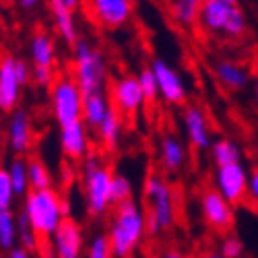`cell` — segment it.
Segmentation results:
<instances>
[{
    "instance_id": "obj_6",
    "label": "cell",
    "mask_w": 258,
    "mask_h": 258,
    "mask_svg": "<svg viewBox=\"0 0 258 258\" xmlns=\"http://www.w3.org/2000/svg\"><path fill=\"white\" fill-rule=\"evenodd\" d=\"M50 91V112L58 126L83 120V99L85 93L75 77H60L52 83Z\"/></svg>"
},
{
    "instance_id": "obj_41",
    "label": "cell",
    "mask_w": 258,
    "mask_h": 258,
    "mask_svg": "<svg viewBox=\"0 0 258 258\" xmlns=\"http://www.w3.org/2000/svg\"><path fill=\"white\" fill-rule=\"evenodd\" d=\"M256 103H258V83H256Z\"/></svg>"
},
{
    "instance_id": "obj_26",
    "label": "cell",
    "mask_w": 258,
    "mask_h": 258,
    "mask_svg": "<svg viewBox=\"0 0 258 258\" xmlns=\"http://www.w3.org/2000/svg\"><path fill=\"white\" fill-rule=\"evenodd\" d=\"M7 169H9V176H11V182H13L17 199H23L27 192L31 190V186H29V171H27V159L17 157V159H13L9 163Z\"/></svg>"
},
{
    "instance_id": "obj_17",
    "label": "cell",
    "mask_w": 258,
    "mask_h": 258,
    "mask_svg": "<svg viewBox=\"0 0 258 258\" xmlns=\"http://www.w3.org/2000/svg\"><path fill=\"white\" fill-rule=\"evenodd\" d=\"M7 141L15 155H25L31 145H33V126H31V116L27 110H13L9 114V124H7Z\"/></svg>"
},
{
    "instance_id": "obj_16",
    "label": "cell",
    "mask_w": 258,
    "mask_h": 258,
    "mask_svg": "<svg viewBox=\"0 0 258 258\" xmlns=\"http://www.w3.org/2000/svg\"><path fill=\"white\" fill-rule=\"evenodd\" d=\"M182 126L188 137V143L199 149V151H209L213 139H211V126L207 114L199 105H186L182 112Z\"/></svg>"
},
{
    "instance_id": "obj_28",
    "label": "cell",
    "mask_w": 258,
    "mask_h": 258,
    "mask_svg": "<svg viewBox=\"0 0 258 258\" xmlns=\"http://www.w3.org/2000/svg\"><path fill=\"white\" fill-rule=\"evenodd\" d=\"M17 223H19V244L25 246L31 254H39L41 252L39 250L41 248V238L37 235V231L31 227V223H29L23 209H21V213L17 215Z\"/></svg>"
},
{
    "instance_id": "obj_37",
    "label": "cell",
    "mask_w": 258,
    "mask_h": 258,
    "mask_svg": "<svg viewBox=\"0 0 258 258\" xmlns=\"http://www.w3.org/2000/svg\"><path fill=\"white\" fill-rule=\"evenodd\" d=\"M7 256H11V258H27V256H31V252H29L25 246L17 244L15 248H11V250L7 252Z\"/></svg>"
},
{
    "instance_id": "obj_3",
    "label": "cell",
    "mask_w": 258,
    "mask_h": 258,
    "mask_svg": "<svg viewBox=\"0 0 258 258\" xmlns=\"http://www.w3.org/2000/svg\"><path fill=\"white\" fill-rule=\"evenodd\" d=\"M112 178L114 171L101 161L97 153L89 151L87 157L83 159V192L87 209L93 217H103L112 207Z\"/></svg>"
},
{
    "instance_id": "obj_1",
    "label": "cell",
    "mask_w": 258,
    "mask_h": 258,
    "mask_svg": "<svg viewBox=\"0 0 258 258\" xmlns=\"http://www.w3.org/2000/svg\"><path fill=\"white\" fill-rule=\"evenodd\" d=\"M107 235L112 242V256L126 258L139 250L147 235V213L137 201L128 199L114 205Z\"/></svg>"
},
{
    "instance_id": "obj_31",
    "label": "cell",
    "mask_w": 258,
    "mask_h": 258,
    "mask_svg": "<svg viewBox=\"0 0 258 258\" xmlns=\"http://www.w3.org/2000/svg\"><path fill=\"white\" fill-rule=\"evenodd\" d=\"M85 254L89 258H107L112 256V242L107 233H95L89 240L87 248H85Z\"/></svg>"
},
{
    "instance_id": "obj_21",
    "label": "cell",
    "mask_w": 258,
    "mask_h": 258,
    "mask_svg": "<svg viewBox=\"0 0 258 258\" xmlns=\"http://www.w3.org/2000/svg\"><path fill=\"white\" fill-rule=\"evenodd\" d=\"M159 161L167 174H178L186 165V147L176 135H165L159 143Z\"/></svg>"
},
{
    "instance_id": "obj_2",
    "label": "cell",
    "mask_w": 258,
    "mask_h": 258,
    "mask_svg": "<svg viewBox=\"0 0 258 258\" xmlns=\"http://www.w3.org/2000/svg\"><path fill=\"white\" fill-rule=\"evenodd\" d=\"M23 211L31 227L37 231L41 242H48L52 233L58 229L64 217H69V205L64 201L58 190L50 188H39L29 190L23 197Z\"/></svg>"
},
{
    "instance_id": "obj_25",
    "label": "cell",
    "mask_w": 258,
    "mask_h": 258,
    "mask_svg": "<svg viewBox=\"0 0 258 258\" xmlns=\"http://www.w3.org/2000/svg\"><path fill=\"white\" fill-rule=\"evenodd\" d=\"M209 151H211V157H213L215 165H225V163L242 161V149H240V145L229 141V139L213 141Z\"/></svg>"
},
{
    "instance_id": "obj_42",
    "label": "cell",
    "mask_w": 258,
    "mask_h": 258,
    "mask_svg": "<svg viewBox=\"0 0 258 258\" xmlns=\"http://www.w3.org/2000/svg\"><path fill=\"white\" fill-rule=\"evenodd\" d=\"M227 3H233V5H238V0H227Z\"/></svg>"
},
{
    "instance_id": "obj_43",
    "label": "cell",
    "mask_w": 258,
    "mask_h": 258,
    "mask_svg": "<svg viewBox=\"0 0 258 258\" xmlns=\"http://www.w3.org/2000/svg\"><path fill=\"white\" fill-rule=\"evenodd\" d=\"M256 159H258V143H256Z\"/></svg>"
},
{
    "instance_id": "obj_30",
    "label": "cell",
    "mask_w": 258,
    "mask_h": 258,
    "mask_svg": "<svg viewBox=\"0 0 258 258\" xmlns=\"http://www.w3.org/2000/svg\"><path fill=\"white\" fill-rule=\"evenodd\" d=\"M110 199H112V207L133 199V184L124 174H114L112 178V188H110Z\"/></svg>"
},
{
    "instance_id": "obj_8",
    "label": "cell",
    "mask_w": 258,
    "mask_h": 258,
    "mask_svg": "<svg viewBox=\"0 0 258 258\" xmlns=\"http://www.w3.org/2000/svg\"><path fill=\"white\" fill-rule=\"evenodd\" d=\"M248 176L250 171L242 161L217 165L215 169V188L235 207L248 199Z\"/></svg>"
},
{
    "instance_id": "obj_40",
    "label": "cell",
    "mask_w": 258,
    "mask_h": 258,
    "mask_svg": "<svg viewBox=\"0 0 258 258\" xmlns=\"http://www.w3.org/2000/svg\"><path fill=\"white\" fill-rule=\"evenodd\" d=\"M252 203H254V211L258 213V201H252Z\"/></svg>"
},
{
    "instance_id": "obj_34",
    "label": "cell",
    "mask_w": 258,
    "mask_h": 258,
    "mask_svg": "<svg viewBox=\"0 0 258 258\" xmlns=\"http://www.w3.org/2000/svg\"><path fill=\"white\" fill-rule=\"evenodd\" d=\"M219 254L223 258H238L244 254V244L238 235H225L223 242H221V248H219Z\"/></svg>"
},
{
    "instance_id": "obj_14",
    "label": "cell",
    "mask_w": 258,
    "mask_h": 258,
    "mask_svg": "<svg viewBox=\"0 0 258 258\" xmlns=\"http://www.w3.org/2000/svg\"><path fill=\"white\" fill-rule=\"evenodd\" d=\"M58 143L62 155L71 161H83L91 151V139H89V126L83 120H77L73 124L60 126Z\"/></svg>"
},
{
    "instance_id": "obj_39",
    "label": "cell",
    "mask_w": 258,
    "mask_h": 258,
    "mask_svg": "<svg viewBox=\"0 0 258 258\" xmlns=\"http://www.w3.org/2000/svg\"><path fill=\"white\" fill-rule=\"evenodd\" d=\"M62 3L67 5V7H71L73 11H79V9L83 7V3H85V0H62Z\"/></svg>"
},
{
    "instance_id": "obj_5",
    "label": "cell",
    "mask_w": 258,
    "mask_h": 258,
    "mask_svg": "<svg viewBox=\"0 0 258 258\" xmlns=\"http://www.w3.org/2000/svg\"><path fill=\"white\" fill-rule=\"evenodd\" d=\"M199 23L207 31L223 33L227 37H242L246 33L242 9L227 0H205L199 11Z\"/></svg>"
},
{
    "instance_id": "obj_4",
    "label": "cell",
    "mask_w": 258,
    "mask_h": 258,
    "mask_svg": "<svg viewBox=\"0 0 258 258\" xmlns=\"http://www.w3.org/2000/svg\"><path fill=\"white\" fill-rule=\"evenodd\" d=\"M73 77L83 93L103 89L107 79L103 54L85 39H77V44L73 46Z\"/></svg>"
},
{
    "instance_id": "obj_24",
    "label": "cell",
    "mask_w": 258,
    "mask_h": 258,
    "mask_svg": "<svg viewBox=\"0 0 258 258\" xmlns=\"http://www.w3.org/2000/svg\"><path fill=\"white\" fill-rule=\"evenodd\" d=\"M19 244V223L11 209H0V250L9 252Z\"/></svg>"
},
{
    "instance_id": "obj_38",
    "label": "cell",
    "mask_w": 258,
    "mask_h": 258,
    "mask_svg": "<svg viewBox=\"0 0 258 258\" xmlns=\"http://www.w3.org/2000/svg\"><path fill=\"white\" fill-rule=\"evenodd\" d=\"M15 3L23 9V11H33L37 5H39V0H15Z\"/></svg>"
},
{
    "instance_id": "obj_27",
    "label": "cell",
    "mask_w": 258,
    "mask_h": 258,
    "mask_svg": "<svg viewBox=\"0 0 258 258\" xmlns=\"http://www.w3.org/2000/svg\"><path fill=\"white\" fill-rule=\"evenodd\" d=\"M205 0H171V15L180 25H192L199 21V11Z\"/></svg>"
},
{
    "instance_id": "obj_13",
    "label": "cell",
    "mask_w": 258,
    "mask_h": 258,
    "mask_svg": "<svg viewBox=\"0 0 258 258\" xmlns=\"http://www.w3.org/2000/svg\"><path fill=\"white\" fill-rule=\"evenodd\" d=\"M151 69L155 73V79H157V87H159V97L171 105H184L186 101V87H184V81L180 77V73L171 67L169 62L161 60V58H155L151 62Z\"/></svg>"
},
{
    "instance_id": "obj_7",
    "label": "cell",
    "mask_w": 258,
    "mask_h": 258,
    "mask_svg": "<svg viewBox=\"0 0 258 258\" xmlns=\"http://www.w3.org/2000/svg\"><path fill=\"white\" fill-rule=\"evenodd\" d=\"M145 199L149 205V215H153L161 229H171L176 223V205H174V192H171L169 182L161 176L151 174L145 182Z\"/></svg>"
},
{
    "instance_id": "obj_20",
    "label": "cell",
    "mask_w": 258,
    "mask_h": 258,
    "mask_svg": "<svg viewBox=\"0 0 258 258\" xmlns=\"http://www.w3.org/2000/svg\"><path fill=\"white\" fill-rule=\"evenodd\" d=\"M29 56L33 69H50L56 67V41L46 31H35L29 41Z\"/></svg>"
},
{
    "instance_id": "obj_33",
    "label": "cell",
    "mask_w": 258,
    "mask_h": 258,
    "mask_svg": "<svg viewBox=\"0 0 258 258\" xmlns=\"http://www.w3.org/2000/svg\"><path fill=\"white\" fill-rule=\"evenodd\" d=\"M17 195H15V188L9 176V169L7 167H0V209H11L15 203Z\"/></svg>"
},
{
    "instance_id": "obj_36",
    "label": "cell",
    "mask_w": 258,
    "mask_h": 258,
    "mask_svg": "<svg viewBox=\"0 0 258 258\" xmlns=\"http://www.w3.org/2000/svg\"><path fill=\"white\" fill-rule=\"evenodd\" d=\"M248 197L252 201H258V165L250 171V176H248Z\"/></svg>"
},
{
    "instance_id": "obj_35",
    "label": "cell",
    "mask_w": 258,
    "mask_h": 258,
    "mask_svg": "<svg viewBox=\"0 0 258 258\" xmlns=\"http://www.w3.org/2000/svg\"><path fill=\"white\" fill-rule=\"evenodd\" d=\"M17 77H19L21 85L27 87V85L31 83V64H27L25 60H19L17 58Z\"/></svg>"
},
{
    "instance_id": "obj_15",
    "label": "cell",
    "mask_w": 258,
    "mask_h": 258,
    "mask_svg": "<svg viewBox=\"0 0 258 258\" xmlns=\"http://www.w3.org/2000/svg\"><path fill=\"white\" fill-rule=\"evenodd\" d=\"M23 89L25 87L17 77V58L9 54L3 56L0 58V112L11 114L17 110Z\"/></svg>"
},
{
    "instance_id": "obj_32",
    "label": "cell",
    "mask_w": 258,
    "mask_h": 258,
    "mask_svg": "<svg viewBox=\"0 0 258 258\" xmlns=\"http://www.w3.org/2000/svg\"><path fill=\"white\" fill-rule=\"evenodd\" d=\"M137 77H139V83H141V89H143V93H145L147 103H155L157 97H159V87H157V79H155L153 69H151V67L143 69Z\"/></svg>"
},
{
    "instance_id": "obj_29",
    "label": "cell",
    "mask_w": 258,
    "mask_h": 258,
    "mask_svg": "<svg viewBox=\"0 0 258 258\" xmlns=\"http://www.w3.org/2000/svg\"><path fill=\"white\" fill-rule=\"evenodd\" d=\"M27 171H29V186L31 190H39V188H50L52 186V174L46 167V163L33 157L27 159Z\"/></svg>"
},
{
    "instance_id": "obj_18",
    "label": "cell",
    "mask_w": 258,
    "mask_h": 258,
    "mask_svg": "<svg viewBox=\"0 0 258 258\" xmlns=\"http://www.w3.org/2000/svg\"><path fill=\"white\" fill-rule=\"evenodd\" d=\"M213 73L217 83L227 91H242L250 83V71L235 60H227V58L217 60L213 67Z\"/></svg>"
},
{
    "instance_id": "obj_45",
    "label": "cell",
    "mask_w": 258,
    "mask_h": 258,
    "mask_svg": "<svg viewBox=\"0 0 258 258\" xmlns=\"http://www.w3.org/2000/svg\"><path fill=\"white\" fill-rule=\"evenodd\" d=\"M256 5H258V0H256Z\"/></svg>"
},
{
    "instance_id": "obj_10",
    "label": "cell",
    "mask_w": 258,
    "mask_h": 258,
    "mask_svg": "<svg viewBox=\"0 0 258 258\" xmlns=\"http://www.w3.org/2000/svg\"><path fill=\"white\" fill-rule=\"evenodd\" d=\"M201 213H203L205 223L211 229L219 231V233H229L233 229V223H235L233 205L217 188L205 190L201 195Z\"/></svg>"
},
{
    "instance_id": "obj_11",
    "label": "cell",
    "mask_w": 258,
    "mask_h": 258,
    "mask_svg": "<svg viewBox=\"0 0 258 258\" xmlns=\"http://www.w3.org/2000/svg\"><path fill=\"white\" fill-rule=\"evenodd\" d=\"M93 19L103 29H120L131 23L135 0H87Z\"/></svg>"
},
{
    "instance_id": "obj_12",
    "label": "cell",
    "mask_w": 258,
    "mask_h": 258,
    "mask_svg": "<svg viewBox=\"0 0 258 258\" xmlns=\"http://www.w3.org/2000/svg\"><path fill=\"white\" fill-rule=\"evenodd\" d=\"M50 246H52V256H58V258H79L85 252L83 227L75 219L64 217L62 223L58 225V229L52 233Z\"/></svg>"
},
{
    "instance_id": "obj_9",
    "label": "cell",
    "mask_w": 258,
    "mask_h": 258,
    "mask_svg": "<svg viewBox=\"0 0 258 258\" xmlns=\"http://www.w3.org/2000/svg\"><path fill=\"white\" fill-rule=\"evenodd\" d=\"M110 99L124 118H135L147 103L139 77L135 75H120L110 87Z\"/></svg>"
},
{
    "instance_id": "obj_23",
    "label": "cell",
    "mask_w": 258,
    "mask_h": 258,
    "mask_svg": "<svg viewBox=\"0 0 258 258\" xmlns=\"http://www.w3.org/2000/svg\"><path fill=\"white\" fill-rule=\"evenodd\" d=\"M122 118H124V116L112 105L110 112L105 114V118H103V120L99 122V126L95 128V133H97V139H99L101 147L107 149V151L116 149L118 143H120V137H122Z\"/></svg>"
},
{
    "instance_id": "obj_44",
    "label": "cell",
    "mask_w": 258,
    "mask_h": 258,
    "mask_svg": "<svg viewBox=\"0 0 258 258\" xmlns=\"http://www.w3.org/2000/svg\"><path fill=\"white\" fill-rule=\"evenodd\" d=\"M0 3H9V0H0Z\"/></svg>"
},
{
    "instance_id": "obj_22",
    "label": "cell",
    "mask_w": 258,
    "mask_h": 258,
    "mask_svg": "<svg viewBox=\"0 0 258 258\" xmlns=\"http://www.w3.org/2000/svg\"><path fill=\"white\" fill-rule=\"evenodd\" d=\"M112 107V99L103 89L91 91V93H85L83 99V122L87 124L91 131L99 126V122L105 118V114L110 112Z\"/></svg>"
},
{
    "instance_id": "obj_19",
    "label": "cell",
    "mask_w": 258,
    "mask_h": 258,
    "mask_svg": "<svg viewBox=\"0 0 258 258\" xmlns=\"http://www.w3.org/2000/svg\"><path fill=\"white\" fill-rule=\"evenodd\" d=\"M48 9L54 21V27L58 31V35L67 41L69 46H75L79 39V31H77V11H73L71 7H67L62 0H48Z\"/></svg>"
}]
</instances>
